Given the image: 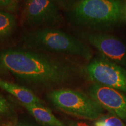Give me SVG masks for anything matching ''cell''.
Wrapping results in <instances>:
<instances>
[{
    "label": "cell",
    "mask_w": 126,
    "mask_h": 126,
    "mask_svg": "<svg viewBox=\"0 0 126 126\" xmlns=\"http://www.w3.org/2000/svg\"><path fill=\"white\" fill-rule=\"evenodd\" d=\"M125 10L119 0H80L68 11V17L77 25L102 29L120 20Z\"/></svg>",
    "instance_id": "obj_3"
},
{
    "label": "cell",
    "mask_w": 126,
    "mask_h": 126,
    "mask_svg": "<svg viewBox=\"0 0 126 126\" xmlns=\"http://www.w3.org/2000/svg\"><path fill=\"white\" fill-rule=\"evenodd\" d=\"M94 126H126L119 118L113 115L101 117L94 123Z\"/></svg>",
    "instance_id": "obj_12"
},
{
    "label": "cell",
    "mask_w": 126,
    "mask_h": 126,
    "mask_svg": "<svg viewBox=\"0 0 126 126\" xmlns=\"http://www.w3.org/2000/svg\"><path fill=\"white\" fill-rule=\"evenodd\" d=\"M0 88L15 97L21 105H44V102L29 88L0 79Z\"/></svg>",
    "instance_id": "obj_9"
},
{
    "label": "cell",
    "mask_w": 126,
    "mask_h": 126,
    "mask_svg": "<svg viewBox=\"0 0 126 126\" xmlns=\"http://www.w3.org/2000/svg\"><path fill=\"white\" fill-rule=\"evenodd\" d=\"M9 75L10 72H9V71L0 63V79H4V78L9 77Z\"/></svg>",
    "instance_id": "obj_16"
},
{
    "label": "cell",
    "mask_w": 126,
    "mask_h": 126,
    "mask_svg": "<svg viewBox=\"0 0 126 126\" xmlns=\"http://www.w3.org/2000/svg\"><path fill=\"white\" fill-rule=\"evenodd\" d=\"M0 63L20 85L33 91L64 88L82 72L70 56L23 48L0 51Z\"/></svg>",
    "instance_id": "obj_1"
},
{
    "label": "cell",
    "mask_w": 126,
    "mask_h": 126,
    "mask_svg": "<svg viewBox=\"0 0 126 126\" xmlns=\"http://www.w3.org/2000/svg\"><path fill=\"white\" fill-rule=\"evenodd\" d=\"M88 77L95 83L126 94V70L104 57L91 61L85 68Z\"/></svg>",
    "instance_id": "obj_6"
},
{
    "label": "cell",
    "mask_w": 126,
    "mask_h": 126,
    "mask_svg": "<svg viewBox=\"0 0 126 126\" xmlns=\"http://www.w3.org/2000/svg\"><path fill=\"white\" fill-rule=\"evenodd\" d=\"M23 48L67 56L85 60L92 57L91 48L82 41L62 30L53 27L29 29L21 39Z\"/></svg>",
    "instance_id": "obj_2"
},
{
    "label": "cell",
    "mask_w": 126,
    "mask_h": 126,
    "mask_svg": "<svg viewBox=\"0 0 126 126\" xmlns=\"http://www.w3.org/2000/svg\"><path fill=\"white\" fill-rule=\"evenodd\" d=\"M59 8L69 11L80 0H53Z\"/></svg>",
    "instance_id": "obj_15"
},
{
    "label": "cell",
    "mask_w": 126,
    "mask_h": 126,
    "mask_svg": "<svg viewBox=\"0 0 126 126\" xmlns=\"http://www.w3.org/2000/svg\"></svg>",
    "instance_id": "obj_21"
},
{
    "label": "cell",
    "mask_w": 126,
    "mask_h": 126,
    "mask_svg": "<svg viewBox=\"0 0 126 126\" xmlns=\"http://www.w3.org/2000/svg\"><path fill=\"white\" fill-rule=\"evenodd\" d=\"M89 94L104 109L126 123V96L123 93L94 83L89 88Z\"/></svg>",
    "instance_id": "obj_7"
},
{
    "label": "cell",
    "mask_w": 126,
    "mask_h": 126,
    "mask_svg": "<svg viewBox=\"0 0 126 126\" xmlns=\"http://www.w3.org/2000/svg\"><path fill=\"white\" fill-rule=\"evenodd\" d=\"M124 16H125V17H126V10H125V14H124Z\"/></svg>",
    "instance_id": "obj_20"
},
{
    "label": "cell",
    "mask_w": 126,
    "mask_h": 126,
    "mask_svg": "<svg viewBox=\"0 0 126 126\" xmlns=\"http://www.w3.org/2000/svg\"><path fill=\"white\" fill-rule=\"evenodd\" d=\"M64 21L60 8L53 0H26L21 22L29 29L52 27Z\"/></svg>",
    "instance_id": "obj_5"
},
{
    "label": "cell",
    "mask_w": 126,
    "mask_h": 126,
    "mask_svg": "<svg viewBox=\"0 0 126 126\" xmlns=\"http://www.w3.org/2000/svg\"><path fill=\"white\" fill-rule=\"evenodd\" d=\"M81 35L104 57L114 63L126 65V46L117 37L97 33L85 32Z\"/></svg>",
    "instance_id": "obj_8"
},
{
    "label": "cell",
    "mask_w": 126,
    "mask_h": 126,
    "mask_svg": "<svg viewBox=\"0 0 126 126\" xmlns=\"http://www.w3.org/2000/svg\"><path fill=\"white\" fill-rule=\"evenodd\" d=\"M4 123H3V121H2V118L0 117V126L2 125V124H4Z\"/></svg>",
    "instance_id": "obj_19"
},
{
    "label": "cell",
    "mask_w": 126,
    "mask_h": 126,
    "mask_svg": "<svg viewBox=\"0 0 126 126\" xmlns=\"http://www.w3.org/2000/svg\"><path fill=\"white\" fill-rule=\"evenodd\" d=\"M1 126H36L34 124L30 123H4Z\"/></svg>",
    "instance_id": "obj_17"
},
{
    "label": "cell",
    "mask_w": 126,
    "mask_h": 126,
    "mask_svg": "<svg viewBox=\"0 0 126 126\" xmlns=\"http://www.w3.org/2000/svg\"><path fill=\"white\" fill-rule=\"evenodd\" d=\"M12 112V106L8 100L0 94V117L7 116Z\"/></svg>",
    "instance_id": "obj_14"
},
{
    "label": "cell",
    "mask_w": 126,
    "mask_h": 126,
    "mask_svg": "<svg viewBox=\"0 0 126 126\" xmlns=\"http://www.w3.org/2000/svg\"><path fill=\"white\" fill-rule=\"evenodd\" d=\"M19 0H0V9L8 12H14L18 10Z\"/></svg>",
    "instance_id": "obj_13"
},
{
    "label": "cell",
    "mask_w": 126,
    "mask_h": 126,
    "mask_svg": "<svg viewBox=\"0 0 126 126\" xmlns=\"http://www.w3.org/2000/svg\"><path fill=\"white\" fill-rule=\"evenodd\" d=\"M67 126H90L88 124L83 122H70Z\"/></svg>",
    "instance_id": "obj_18"
},
{
    "label": "cell",
    "mask_w": 126,
    "mask_h": 126,
    "mask_svg": "<svg viewBox=\"0 0 126 126\" xmlns=\"http://www.w3.org/2000/svg\"><path fill=\"white\" fill-rule=\"evenodd\" d=\"M16 26L15 16L10 12L0 9V41L10 37Z\"/></svg>",
    "instance_id": "obj_11"
},
{
    "label": "cell",
    "mask_w": 126,
    "mask_h": 126,
    "mask_svg": "<svg viewBox=\"0 0 126 126\" xmlns=\"http://www.w3.org/2000/svg\"><path fill=\"white\" fill-rule=\"evenodd\" d=\"M48 97L53 105L63 112L89 120H98L104 109L92 97L79 91L60 88L50 91Z\"/></svg>",
    "instance_id": "obj_4"
},
{
    "label": "cell",
    "mask_w": 126,
    "mask_h": 126,
    "mask_svg": "<svg viewBox=\"0 0 126 126\" xmlns=\"http://www.w3.org/2000/svg\"><path fill=\"white\" fill-rule=\"evenodd\" d=\"M36 120L44 126H67L57 118L49 109L43 105H22Z\"/></svg>",
    "instance_id": "obj_10"
}]
</instances>
